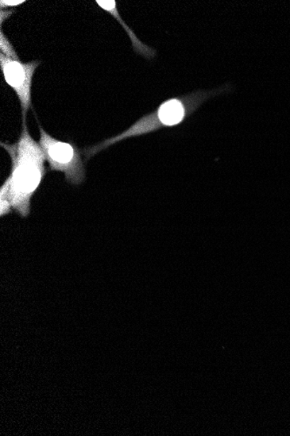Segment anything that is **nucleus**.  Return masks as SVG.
I'll return each instance as SVG.
<instances>
[{
    "instance_id": "nucleus-2",
    "label": "nucleus",
    "mask_w": 290,
    "mask_h": 436,
    "mask_svg": "<svg viewBox=\"0 0 290 436\" xmlns=\"http://www.w3.org/2000/svg\"><path fill=\"white\" fill-rule=\"evenodd\" d=\"M233 90L234 87L231 84H225L215 89L197 90L189 94L166 99L152 113L143 116L128 129L116 136L108 138L99 144L84 149L82 153L86 159L89 160L96 153L127 138L154 133L165 127L179 126L194 114L208 99L230 94Z\"/></svg>"
},
{
    "instance_id": "nucleus-6",
    "label": "nucleus",
    "mask_w": 290,
    "mask_h": 436,
    "mask_svg": "<svg viewBox=\"0 0 290 436\" xmlns=\"http://www.w3.org/2000/svg\"><path fill=\"white\" fill-rule=\"evenodd\" d=\"M0 51H1L0 53H3L4 55L10 58V59L21 60L16 51H15L13 44L11 43L6 34L4 33L2 29L0 31Z\"/></svg>"
},
{
    "instance_id": "nucleus-1",
    "label": "nucleus",
    "mask_w": 290,
    "mask_h": 436,
    "mask_svg": "<svg viewBox=\"0 0 290 436\" xmlns=\"http://www.w3.org/2000/svg\"><path fill=\"white\" fill-rule=\"evenodd\" d=\"M0 145L11 160V173L6 179L9 187L4 183L0 192L9 197L13 209L19 216L28 217L33 197L48 172L45 153L40 143L30 136L26 121H22L21 136L14 144L1 142Z\"/></svg>"
},
{
    "instance_id": "nucleus-3",
    "label": "nucleus",
    "mask_w": 290,
    "mask_h": 436,
    "mask_svg": "<svg viewBox=\"0 0 290 436\" xmlns=\"http://www.w3.org/2000/svg\"><path fill=\"white\" fill-rule=\"evenodd\" d=\"M40 138V145L45 153V160L49 164L50 171L65 173V180L69 184L79 185L86 180V167L82 159V153L72 142L62 141L53 138L38 122Z\"/></svg>"
},
{
    "instance_id": "nucleus-8",
    "label": "nucleus",
    "mask_w": 290,
    "mask_h": 436,
    "mask_svg": "<svg viewBox=\"0 0 290 436\" xmlns=\"http://www.w3.org/2000/svg\"><path fill=\"white\" fill-rule=\"evenodd\" d=\"M14 13V11L11 10H1L0 11V24L1 26L4 24V21H6L7 18H9L11 15Z\"/></svg>"
},
{
    "instance_id": "nucleus-7",
    "label": "nucleus",
    "mask_w": 290,
    "mask_h": 436,
    "mask_svg": "<svg viewBox=\"0 0 290 436\" xmlns=\"http://www.w3.org/2000/svg\"><path fill=\"white\" fill-rule=\"evenodd\" d=\"M24 3H26L25 0H1L0 1V9L5 10L9 7L18 6Z\"/></svg>"
},
{
    "instance_id": "nucleus-5",
    "label": "nucleus",
    "mask_w": 290,
    "mask_h": 436,
    "mask_svg": "<svg viewBox=\"0 0 290 436\" xmlns=\"http://www.w3.org/2000/svg\"><path fill=\"white\" fill-rule=\"evenodd\" d=\"M96 5L101 7L103 10L111 13L115 18H117L120 24H121L123 27H125L127 33L129 34V36L131 38V43H133V48L136 53L149 60L152 59V58L156 55V51H155L154 49L149 48V46H147L145 44L142 43L136 36H135L133 30H131L130 27L127 26L125 21L120 18L118 11H117V2L113 1V0H111V1H110V0H96Z\"/></svg>"
},
{
    "instance_id": "nucleus-4",
    "label": "nucleus",
    "mask_w": 290,
    "mask_h": 436,
    "mask_svg": "<svg viewBox=\"0 0 290 436\" xmlns=\"http://www.w3.org/2000/svg\"><path fill=\"white\" fill-rule=\"evenodd\" d=\"M40 64V60L24 63L21 60L10 59L0 53V67L4 79L18 96L22 110V121H26L27 111L33 107V77Z\"/></svg>"
}]
</instances>
